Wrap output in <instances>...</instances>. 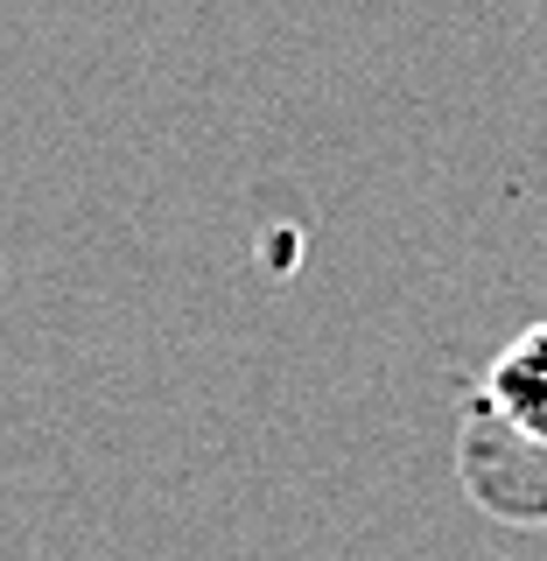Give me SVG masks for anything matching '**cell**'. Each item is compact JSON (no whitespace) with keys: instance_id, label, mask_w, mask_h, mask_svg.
<instances>
[{"instance_id":"1","label":"cell","mask_w":547,"mask_h":561,"mask_svg":"<svg viewBox=\"0 0 547 561\" xmlns=\"http://www.w3.org/2000/svg\"><path fill=\"white\" fill-rule=\"evenodd\" d=\"M464 478L505 519H547V443L505 428L499 414H470L464 428Z\"/></svg>"},{"instance_id":"2","label":"cell","mask_w":547,"mask_h":561,"mask_svg":"<svg viewBox=\"0 0 547 561\" xmlns=\"http://www.w3.org/2000/svg\"><path fill=\"white\" fill-rule=\"evenodd\" d=\"M478 408L499 414L505 428H520V435H534V443H547V323H534L526 337L505 344V358L491 365Z\"/></svg>"}]
</instances>
